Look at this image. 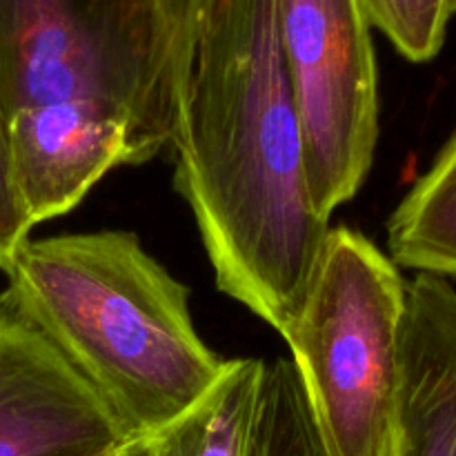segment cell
Wrapping results in <instances>:
<instances>
[{
  "label": "cell",
  "mask_w": 456,
  "mask_h": 456,
  "mask_svg": "<svg viewBox=\"0 0 456 456\" xmlns=\"http://www.w3.org/2000/svg\"><path fill=\"white\" fill-rule=\"evenodd\" d=\"M169 147L218 289L283 334L332 225L312 200L279 0H209Z\"/></svg>",
  "instance_id": "1"
},
{
  "label": "cell",
  "mask_w": 456,
  "mask_h": 456,
  "mask_svg": "<svg viewBox=\"0 0 456 456\" xmlns=\"http://www.w3.org/2000/svg\"><path fill=\"white\" fill-rule=\"evenodd\" d=\"M183 83L160 0H0V114L34 227L167 150Z\"/></svg>",
  "instance_id": "2"
},
{
  "label": "cell",
  "mask_w": 456,
  "mask_h": 456,
  "mask_svg": "<svg viewBox=\"0 0 456 456\" xmlns=\"http://www.w3.org/2000/svg\"><path fill=\"white\" fill-rule=\"evenodd\" d=\"M7 289L102 396L132 441L190 412L230 361L200 338L190 289L132 232L27 239Z\"/></svg>",
  "instance_id": "3"
},
{
  "label": "cell",
  "mask_w": 456,
  "mask_h": 456,
  "mask_svg": "<svg viewBox=\"0 0 456 456\" xmlns=\"http://www.w3.org/2000/svg\"><path fill=\"white\" fill-rule=\"evenodd\" d=\"M408 283L386 252L330 227L281 337L321 456H401V343Z\"/></svg>",
  "instance_id": "4"
},
{
  "label": "cell",
  "mask_w": 456,
  "mask_h": 456,
  "mask_svg": "<svg viewBox=\"0 0 456 456\" xmlns=\"http://www.w3.org/2000/svg\"><path fill=\"white\" fill-rule=\"evenodd\" d=\"M314 208L325 221L354 199L379 141V71L361 0H279Z\"/></svg>",
  "instance_id": "5"
},
{
  "label": "cell",
  "mask_w": 456,
  "mask_h": 456,
  "mask_svg": "<svg viewBox=\"0 0 456 456\" xmlns=\"http://www.w3.org/2000/svg\"><path fill=\"white\" fill-rule=\"evenodd\" d=\"M132 444L85 374L0 292V456H98Z\"/></svg>",
  "instance_id": "6"
},
{
  "label": "cell",
  "mask_w": 456,
  "mask_h": 456,
  "mask_svg": "<svg viewBox=\"0 0 456 456\" xmlns=\"http://www.w3.org/2000/svg\"><path fill=\"white\" fill-rule=\"evenodd\" d=\"M405 298L401 456H456V288L417 274Z\"/></svg>",
  "instance_id": "7"
},
{
  "label": "cell",
  "mask_w": 456,
  "mask_h": 456,
  "mask_svg": "<svg viewBox=\"0 0 456 456\" xmlns=\"http://www.w3.org/2000/svg\"><path fill=\"white\" fill-rule=\"evenodd\" d=\"M265 363L261 359H232L216 386L190 412L150 439L151 454L252 456Z\"/></svg>",
  "instance_id": "8"
},
{
  "label": "cell",
  "mask_w": 456,
  "mask_h": 456,
  "mask_svg": "<svg viewBox=\"0 0 456 456\" xmlns=\"http://www.w3.org/2000/svg\"><path fill=\"white\" fill-rule=\"evenodd\" d=\"M387 249L396 267L456 276V134L392 212Z\"/></svg>",
  "instance_id": "9"
},
{
  "label": "cell",
  "mask_w": 456,
  "mask_h": 456,
  "mask_svg": "<svg viewBox=\"0 0 456 456\" xmlns=\"http://www.w3.org/2000/svg\"><path fill=\"white\" fill-rule=\"evenodd\" d=\"M252 456H321L305 396L289 359L265 363L254 419Z\"/></svg>",
  "instance_id": "10"
},
{
  "label": "cell",
  "mask_w": 456,
  "mask_h": 456,
  "mask_svg": "<svg viewBox=\"0 0 456 456\" xmlns=\"http://www.w3.org/2000/svg\"><path fill=\"white\" fill-rule=\"evenodd\" d=\"M370 27L410 62H428L444 49L456 0H361Z\"/></svg>",
  "instance_id": "11"
},
{
  "label": "cell",
  "mask_w": 456,
  "mask_h": 456,
  "mask_svg": "<svg viewBox=\"0 0 456 456\" xmlns=\"http://www.w3.org/2000/svg\"><path fill=\"white\" fill-rule=\"evenodd\" d=\"M34 223L18 190L7 125L0 114V272H7L13 254L29 239Z\"/></svg>",
  "instance_id": "12"
},
{
  "label": "cell",
  "mask_w": 456,
  "mask_h": 456,
  "mask_svg": "<svg viewBox=\"0 0 456 456\" xmlns=\"http://www.w3.org/2000/svg\"><path fill=\"white\" fill-rule=\"evenodd\" d=\"M163 4L165 20H167L169 34H172L174 47H176L178 58L183 67H190L191 49H194L196 36H199L200 22H203L205 12H208L209 0H160Z\"/></svg>",
  "instance_id": "13"
},
{
  "label": "cell",
  "mask_w": 456,
  "mask_h": 456,
  "mask_svg": "<svg viewBox=\"0 0 456 456\" xmlns=\"http://www.w3.org/2000/svg\"><path fill=\"white\" fill-rule=\"evenodd\" d=\"M118 456H154V454H151L150 441H132V444L125 445L123 452Z\"/></svg>",
  "instance_id": "14"
},
{
  "label": "cell",
  "mask_w": 456,
  "mask_h": 456,
  "mask_svg": "<svg viewBox=\"0 0 456 456\" xmlns=\"http://www.w3.org/2000/svg\"><path fill=\"white\" fill-rule=\"evenodd\" d=\"M125 448V445H123ZM123 448H118V450H114V452H107V454H98V456H118L120 452H123Z\"/></svg>",
  "instance_id": "15"
}]
</instances>
